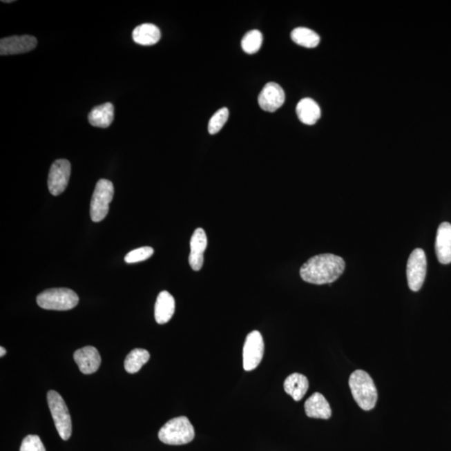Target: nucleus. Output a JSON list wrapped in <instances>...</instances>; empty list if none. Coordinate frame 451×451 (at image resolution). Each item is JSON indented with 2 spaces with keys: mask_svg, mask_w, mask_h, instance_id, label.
Instances as JSON below:
<instances>
[{
  "mask_svg": "<svg viewBox=\"0 0 451 451\" xmlns=\"http://www.w3.org/2000/svg\"><path fill=\"white\" fill-rule=\"evenodd\" d=\"M175 313V299L167 291L160 293L155 305V319L159 325H165Z\"/></svg>",
  "mask_w": 451,
  "mask_h": 451,
  "instance_id": "nucleus-16",
  "label": "nucleus"
},
{
  "mask_svg": "<svg viewBox=\"0 0 451 451\" xmlns=\"http://www.w3.org/2000/svg\"><path fill=\"white\" fill-rule=\"evenodd\" d=\"M6 354V349L3 347H0V356H5Z\"/></svg>",
  "mask_w": 451,
  "mask_h": 451,
  "instance_id": "nucleus-27",
  "label": "nucleus"
},
{
  "mask_svg": "<svg viewBox=\"0 0 451 451\" xmlns=\"http://www.w3.org/2000/svg\"><path fill=\"white\" fill-rule=\"evenodd\" d=\"M153 253L154 249L153 247H140V249L131 251L129 253H127L125 258V262L126 263H135L145 261L153 256Z\"/></svg>",
  "mask_w": 451,
  "mask_h": 451,
  "instance_id": "nucleus-25",
  "label": "nucleus"
},
{
  "mask_svg": "<svg viewBox=\"0 0 451 451\" xmlns=\"http://www.w3.org/2000/svg\"><path fill=\"white\" fill-rule=\"evenodd\" d=\"M2 2L3 3H13L15 1H12V0H10V1H6V0H2Z\"/></svg>",
  "mask_w": 451,
  "mask_h": 451,
  "instance_id": "nucleus-28",
  "label": "nucleus"
},
{
  "mask_svg": "<svg viewBox=\"0 0 451 451\" xmlns=\"http://www.w3.org/2000/svg\"><path fill=\"white\" fill-rule=\"evenodd\" d=\"M298 117L306 125H314L321 117L320 107L313 99L305 98L298 103L296 107Z\"/></svg>",
  "mask_w": 451,
  "mask_h": 451,
  "instance_id": "nucleus-17",
  "label": "nucleus"
},
{
  "mask_svg": "<svg viewBox=\"0 0 451 451\" xmlns=\"http://www.w3.org/2000/svg\"><path fill=\"white\" fill-rule=\"evenodd\" d=\"M158 437L160 441L166 445H186L193 441L195 431L189 418L177 417L162 427Z\"/></svg>",
  "mask_w": 451,
  "mask_h": 451,
  "instance_id": "nucleus-3",
  "label": "nucleus"
},
{
  "mask_svg": "<svg viewBox=\"0 0 451 451\" xmlns=\"http://www.w3.org/2000/svg\"><path fill=\"white\" fill-rule=\"evenodd\" d=\"M229 117V111L227 108H222V109L218 111L217 113H215L210 119L209 123V133L211 135L218 133L222 127L224 126Z\"/></svg>",
  "mask_w": 451,
  "mask_h": 451,
  "instance_id": "nucleus-24",
  "label": "nucleus"
},
{
  "mask_svg": "<svg viewBox=\"0 0 451 451\" xmlns=\"http://www.w3.org/2000/svg\"><path fill=\"white\" fill-rule=\"evenodd\" d=\"M262 35L258 30H250L243 36L241 45L243 51L247 54L253 55L260 50L262 44Z\"/></svg>",
  "mask_w": 451,
  "mask_h": 451,
  "instance_id": "nucleus-23",
  "label": "nucleus"
},
{
  "mask_svg": "<svg viewBox=\"0 0 451 451\" xmlns=\"http://www.w3.org/2000/svg\"><path fill=\"white\" fill-rule=\"evenodd\" d=\"M436 253L442 265L451 262V224L443 222L439 227L436 240Z\"/></svg>",
  "mask_w": 451,
  "mask_h": 451,
  "instance_id": "nucleus-14",
  "label": "nucleus"
},
{
  "mask_svg": "<svg viewBox=\"0 0 451 451\" xmlns=\"http://www.w3.org/2000/svg\"><path fill=\"white\" fill-rule=\"evenodd\" d=\"M71 174V165L66 159H59L52 164L48 177V187L53 195H59L66 191Z\"/></svg>",
  "mask_w": 451,
  "mask_h": 451,
  "instance_id": "nucleus-9",
  "label": "nucleus"
},
{
  "mask_svg": "<svg viewBox=\"0 0 451 451\" xmlns=\"http://www.w3.org/2000/svg\"><path fill=\"white\" fill-rule=\"evenodd\" d=\"M191 251L189 263L194 271L201 270L204 262V251L207 246L205 231L202 229H195L191 238Z\"/></svg>",
  "mask_w": 451,
  "mask_h": 451,
  "instance_id": "nucleus-13",
  "label": "nucleus"
},
{
  "mask_svg": "<svg viewBox=\"0 0 451 451\" xmlns=\"http://www.w3.org/2000/svg\"><path fill=\"white\" fill-rule=\"evenodd\" d=\"M349 385L354 401L361 409L374 408L378 400L376 387L370 375L364 370H356L350 375Z\"/></svg>",
  "mask_w": 451,
  "mask_h": 451,
  "instance_id": "nucleus-2",
  "label": "nucleus"
},
{
  "mask_svg": "<svg viewBox=\"0 0 451 451\" xmlns=\"http://www.w3.org/2000/svg\"><path fill=\"white\" fill-rule=\"evenodd\" d=\"M345 269V262L332 253L319 254L309 259L300 269L303 281L323 285L332 283L341 276Z\"/></svg>",
  "mask_w": 451,
  "mask_h": 451,
  "instance_id": "nucleus-1",
  "label": "nucleus"
},
{
  "mask_svg": "<svg viewBox=\"0 0 451 451\" xmlns=\"http://www.w3.org/2000/svg\"><path fill=\"white\" fill-rule=\"evenodd\" d=\"M47 401L59 436L64 441L69 440L72 433V424L69 410L65 401L57 391L50 390L47 394Z\"/></svg>",
  "mask_w": 451,
  "mask_h": 451,
  "instance_id": "nucleus-5",
  "label": "nucleus"
},
{
  "mask_svg": "<svg viewBox=\"0 0 451 451\" xmlns=\"http://www.w3.org/2000/svg\"><path fill=\"white\" fill-rule=\"evenodd\" d=\"M307 416L310 418L328 420L332 416L329 402L320 393H314L306 401L305 404Z\"/></svg>",
  "mask_w": 451,
  "mask_h": 451,
  "instance_id": "nucleus-15",
  "label": "nucleus"
},
{
  "mask_svg": "<svg viewBox=\"0 0 451 451\" xmlns=\"http://www.w3.org/2000/svg\"><path fill=\"white\" fill-rule=\"evenodd\" d=\"M74 359L79 370L84 374H91L97 372L102 363L101 355L93 346H86L75 351Z\"/></svg>",
  "mask_w": 451,
  "mask_h": 451,
  "instance_id": "nucleus-12",
  "label": "nucleus"
},
{
  "mask_svg": "<svg viewBox=\"0 0 451 451\" xmlns=\"http://www.w3.org/2000/svg\"><path fill=\"white\" fill-rule=\"evenodd\" d=\"M285 102V93L277 83L269 82L258 95V104L263 111L274 113Z\"/></svg>",
  "mask_w": 451,
  "mask_h": 451,
  "instance_id": "nucleus-11",
  "label": "nucleus"
},
{
  "mask_svg": "<svg viewBox=\"0 0 451 451\" xmlns=\"http://www.w3.org/2000/svg\"><path fill=\"white\" fill-rule=\"evenodd\" d=\"M19 451H46L45 446L38 436L30 434L23 439Z\"/></svg>",
  "mask_w": 451,
  "mask_h": 451,
  "instance_id": "nucleus-26",
  "label": "nucleus"
},
{
  "mask_svg": "<svg viewBox=\"0 0 451 451\" xmlns=\"http://www.w3.org/2000/svg\"><path fill=\"white\" fill-rule=\"evenodd\" d=\"M114 111V106L110 102L95 106L88 117L90 125L99 128H107L113 122Z\"/></svg>",
  "mask_w": 451,
  "mask_h": 451,
  "instance_id": "nucleus-18",
  "label": "nucleus"
},
{
  "mask_svg": "<svg viewBox=\"0 0 451 451\" xmlns=\"http://www.w3.org/2000/svg\"><path fill=\"white\" fill-rule=\"evenodd\" d=\"M36 301L44 309L66 311L77 306L79 297L73 290L62 287L44 291L38 295Z\"/></svg>",
  "mask_w": 451,
  "mask_h": 451,
  "instance_id": "nucleus-4",
  "label": "nucleus"
},
{
  "mask_svg": "<svg viewBox=\"0 0 451 451\" xmlns=\"http://www.w3.org/2000/svg\"><path fill=\"white\" fill-rule=\"evenodd\" d=\"M149 359L148 351L143 349H133L126 358L125 369L126 372L129 374L139 372L142 366L149 361Z\"/></svg>",
  "mask_w": 451,
  "mask_h": 451,
  "instance_id": "nucleus-22",
  "label": "nucleus"
},
{
  "mask_svg": "<svg viewBox=\"0 0 451 451\" xmlns=\"http://www.w3.org/2000/svg\"><path fill=\"white\" fill-rule=\"evenodd\" d=\"M37 39L31 35H15L1 39L0 55H13L28 53L37 46Z\"/></svg>",
  "mask_w": 451,
  "mask_h": 451,
  "instance_id": "nucleus-10",
  "label": "nucleus"
},
{
  "mask_svg": "<svg viewBox=\"0 0 451 451\" xmlns=\"http://www.w3.org/2000/svg\"><path fill=\"white\" fill-rule=\"evenodd\" d=\"M265 354V342L258 331H253L247 335L243 347V368L251 371L260 365Z\"/></svg>",
  "mask_w": 451,
  "mask_h": 451,
  "instance_id": "nucleus-8",
  "label": "nucleus"
},
{
  "mask_svg": "<svg viewBox=\"0 0 451 451\" xmlns=\"http://www.w3.org/2000/svg\"><path fill=\"white\" fill-rule=\"evenodd\" d=\"M114 197L113 183L106 179H101L97 183L90 202V218L99 222L106 218L109 213L110 203Z\"/></svg>",
  "mask_w": 451,
  "mask_h": 451,
  "instance_id": "nucleus-6",
  "label": "nucleus"
},
{
  "mask_svg": "<svg viewBox=\"0 0 451 451\" xmlns=\"http://www.w3.org/2000/svg\"><path fill=\"white\" fill-rule=\"evenodd\" d=\"M309 390V381L305 375L294 373L285 381V390L295 401H301Z\"/></svg>",
  "mask_w": 451,
  "mask_h": 451,
  "instance_id": "nucleus-20",
  "label": "nucleus"
},
{
  "mask_svg": "<svg viewBox=\"0 0 451 451\" xmlns=\"http://www.w3.org/2000/svg\"><path fill=\"white\" fill-rule=\"evenodd\" d=\"M161 31L153 23H142L135 28L133 32V41L138 45L149 46L155 45L161 39Z\"/></svg>",
  "mask_w": 451,
  "mask_h": 451,
  "instance_id": "nucleus-19",
  "label": "nucleus"
},
{
  "mask_svg": "<svg viewBox=\"0 0 451 451\" xmlns=\"http://www.w3.org/2000/svg\"><path fill=\"white\" fill-rule=\"evenodd\" d=\"M291 38L297 45L306 48H315L320 42V37L312 30L305 27H298L291 33Z\"/></svg>",
  "mask_w": 451,
  "mask_h": 451,
  "instance_id": "nucleus-21",
  "label": "nucleus"
},
{
  "mask_svg": "<svg viewBox=\"0 0 451 451\" xmlns=\"http://www.w3.org/2000/svg\"><path fill=\"white\" fill-rule=\"evenodd\" d=\"M427 269L426 256L424 250L414 249L407 262L406 275L410 289L418 292L424 285Z\"/></svg>",
  "mask_w": 451,
  "mask_h": 451,
  "instance_id": "nucleus-7",
  "label": "nucleus"
}]
</instances>
